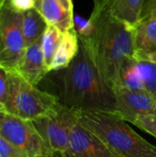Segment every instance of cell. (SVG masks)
Here are the masks:
<instances>
[{
    "label": "cell",
    "instance_id": "6da1fadb",
    "mask_svg": "<svg viewBox=\"0 0 156 157\" xmlns=\"http://www.w3.org/2000/svg\"><path fill=\"white\" fill-rule=\"evenodd\" d=\"M93 3L89 19L94 31L88 37L78 38L102 80L114 90L122 86L121 70L135 51L134 28L111 15L106 0Z\"/></svg>",
    "mask_w": 156,
    "mask_h": 157
},
{
    "label": "cell",
    "instance_id": "7a4b0ae2",
    "mask_svg": "<svg viewBox=\"0 0 156 157\" xmlns=\"http://www.w3.org/2000/svg\"><path fill=\"white\" fill-rule=\"evenodd\" d=\"M63 104L76 111L117 113L113 90L102 80L81 44L78 54L64 73Z\"/></svg>",
    "mask_w": 156,
    "mask_h": 157
},
{
    "label": "cell",
    "instance_id": "3957f363",
    "mask_svg": "<svg viewBox=\"0 0 156 157\" xmlns=\"http://www.w3.org/2000/svg\"><path fill=\"white\" fill-rule=\"evenodd\" d=\"M78 122L120 157H156V146L120 117L101 111H77Z\"/></svg>",
    "mask_w": 156,
    "mask_h": 157
},
{
    "label": "cell",
    "instance_id": "277c9868",
    "mask_svg": "<svg viewBox=\"0 0 156 157\" xmlns=\"http://www.w3.org/2000/svg\"><path fill=\"white\" fill-rule=\"evenodd\" d=\"M63 107L60 99L29 83L16 71H7V113L27 121H37L57 114Z\"/></svg>",
    "mask_w": 156,
    "mask_h": 157
},
{
    "label": "cell",
    "instance_id": "5b68a950",
    "mask_svg": "<svg viewBox=\"0 0 156 157\" xmlns=\"http://www.w3.org/2000/svg\"><path fill=\"white\" fill-rule=\"evenodd\" d=\"M0 135L27 157H57L33 121L6 112L0 119Z\"/></svg>",
    "mask_w": 156,
    "mask_h": 157
},
{
    "label": "cell",
    "instance_id": "8992f818",
    "mask_svg": "<svg viewBox=\"0 0 156 157\" xmlns=\"http://www.w3.org/2000/svg\"><path fill=\"white\" fill-rule=\"evenodd\" d=\"M22 33V14L6 4L0 11V65L16 71L26 50Z\"/></svg>",
    "mask_w": 156,
    "mask_h": 157
},
{
    "label": "cell",
    "instance_id": "52a82bcc",
    "mask_svg": "<svg viewBox=\"0 0 156 157\" xmlns=\"http://www.w3.org/2000/svg\"><path fill=\"white\" fill-rule=\"evenodd\" d=\"M76 121L77 111L63 105L57 114L39 119L33 123L55 155L61 157L69 147L72 129Z\"/></svg>",
    "mask_w": 156,
    "mask_h": 157
},
{
    "label": "cell",
    "instance_id": "ba28073f",
    "mask_svg": "<svg viewBox=\"0 0 156 157\" xmlns=\"http://www.w3.org/2000/svg\"><path fill=\"white\" fill-rule=\"evenodd\" d=\"M117 101V115L127 122L138 115L156 114V98L148 91H131L123 86L113 90Z\"/></svg>",
    "mask_w": 156,
    "mask_h": 157
},
{
    "label": "cell",
    "instance_id": "9c48e42d",
    "mask_svg": "<svg viewBox=\"0 0 156 157\" xmlns=\"http://www.w3.org/2000/svg\"><path fill=\"white\" fill-rule=\"evenodd\" d=\"M61 157H120L101 139L84 128L78 121L74 123L70 144Z\"/></svg>",
    "mask_w": 156,
    "mask_h": 157
},
{
    "label": "cell",
    "instance_id": "30bf717a",
    "mask_svg": "<svg viewBox=\"0 0 156 157\" xmlns=\"http://www.w3.org/2000/svg\"><path fill=\"white\" fill-rule=\"evenodd\" d=\"M16 72L33 86H37L49 73L41 49V39L27 46Z\"/></svg>",
    "mask_w": 156,
    "mask_h": 157
},
{
    "label": "cell",
    "instance_id": "8fae6325",
    "mask_svg": "<svg viewBox=\"0 0 156 157\" xmlns=\"http://www.w3.org/2000/svg\"><path fill=\"white\" fill-rule=\"evenodd\" d=\"M35 9L48 25L58 28L62 32L74 29V14L67 11L57 0H36Z\"/></svg>",
    "mask_w": 156,
    "mask_h": 157
},
{
    "label": "cell",
    "instance_id": "7c38bea8",
    "mask_svg": "<svg viewBox=\"0 0 156 157\" xmlns=\"http://www.w3.org/2000/svg\"><path fill=\"white\" fill-rule=\"evenodd\" d=\"M80 41L74 29L63 32L60 43L49 67V72L66 69L78 54Z\"/></svg>",
    "mask_w": 156,
    "mask_h": 157
},
{
    "label": "cell",
    "instance_id": "4fadbf2b",
    "mask_svg": "<svg viewBox=\"0 0 156 157\" xmlns=\"http://www.w3.org/2000/svg\"><path fill=\"white\" fill-rule=\"evenodd\" d=\"M145 2L146 0H106L111 15L133 28L141 18Z\"/></svg>",
    "mask_w": 156,
    "mask_h": 157
},
{
    "label": "cell",
    "instance_id": "5bb4252c",
    "mask_svg": "<svg viewBox=\"0 0 156 157\" xmlns=\"http://www.w3.org/2000/svg\"><path fill=\"white\" fill-rule=\"evenodd\" d=\"M135 50L150 51L156 46V21L146 16L141 17L134 26Z\"/></svg>",
    "mask_w": 156,
    "mask_h": 157
},
{
    "label": "cell",
    "instance_id": "9a60e30c",
    "mask_svg": "<svg viewBox=\"0 0 156 157\" xmlns=\"http://www.w3.org/2000/svg\"><path fill=\"white\" fill-rule=\"evenodd\" d=\"M48 24L38 12L33 8L22 13V33L26 47L40 40Z\"/></svg>",
    "mask_w": 156,
    "mask_h": 157
},
{
    "label": "cell",
    "instance_id": "2e32d148",
    "mask_svg": "<svg viewBox=\"0 0 156 157\" xmlns=\"http://www.w3.org/2000/svg\"><path fill=\"white\" fill-rule=\"evenodd\" d=\"M62 35L63 32L58 28L51 25H48L42 34L41 49L44 55L45 63L48 68V72H49V67L52 62L53 56L55 54V52L60 43Z\"/></svg>",
    "mask_w": 156,
    "mask_h": 157
},
{
    "label": "cell",
    "instance_id": "e0dca14e",
    "mask_svg": "<svg viewBox=\"0 0 156 157\" xmlns=\"http://www.w3.org/2000/svg\"><path fill=\"white\" fill-rule=\"evenodd\" d=\"M120 79L122 86L131 91L146 90L143 78L132 58L129 60L123 66L120 74Z\"/></svg>",
    "mask_w": 156,
    "mask_h": 157
},
{
    "label": "cell",
    "instance_id": "ac0fdd59",
    "mask_svg": "<svg viewBox=\"0 0 156 157\" xmlns=\"http://www.w3.org/2000/svg\"><path fill=\"white\" fill-rule=\"evenodd\" d=\"M135 64L143 78L144 87L156 98V64L142 60H134Z\"/></svg>",
    "mask_w": 156,
    "mask_h": 157
},
{
    "label": "cell",
    "instance_id": "d6986e66",
    "mask_svg": "<svg viewBox=\"0 0 156 157\" xmlns=\"http://www.w3.org/2000/svg\"><path fill=\"white\" fill-rule=\"evenodd\" d=\"M131 123L156 138V114L138 115Z\"/></svg>",
    "mask_w": 156,
    "mask_h": 157
},
{
    "label": "cell",
    "instance_id": "ffe728a7",
    "mask_svg": "<svg viewBox=\"0 0 156 157\" xmlns=\"http://www.w3.org/2000/svg\"><path fill=\"white\" fill-rule=\"evenodd\" d=\"M74 29L79 37H88L94 31V25L90 19H86L78 14H74Z\"/></svg>",
    "mask_w": 156,
    "mask_h": 157
},
{
    "label": "cell",
    "instance_id": "44dd1931",
    "mask_svg": "<svg viewBox=\"0 0 156 157\" xmlns=\"http://www.w3.org/2000/svg\"><path fill=\"white\" fill-rule=\"evenodd\" d=\"M6 5L17 13H25L35 8L36 0H6Z\"/></svg>",
    "mask_w": 156,
    "mask_h": 157
},
{
    "label": "cell",
    "instance_id": "7402d4cb",
    "mask_svg": "<svg viewBox=\"0 0 156 157\" xmlns=\"http://www.w3.org/2000/svg\"><path fill=\"white\" fill-rule=\"evenodd\" d=\"M0 157H27L0 135Z\"/></svg>",
    "mask_w": 156,
    "mask_h": 157
},
{
    "label": "cell",
    "instance_id": "603a6c76",
    "mask_svg": "<svg viewBox=\"0 0 156 157\" xmlns=\"http://www.w3.org/2000/svg\"><path fill=\"white\" fill-rule=\"evenodd\" d=\"M7 96V71L0 65V104L5 108Z\"/></svg>",
    "mask_w": 156,
    "mask_h": 157
},
{
    "label": "cell",
    "instance_id": "cb8c5ba5",
    "mask_svg": "<svg viewBox=\"0 0 156 157\" xmlns=\"http://www.w3.org/2000/svg\"><path fill=\"white\" fill-rule=\"evenodd\" d=\"M132 59L134 60H142L147 61L156 64V46L150 51H142L135 50L132 55Z\"/></svg>",
    "mask_w": 156,
    "mask_h": 157
},
{
    "label": "cell",
    "instance_id": "d4e9b609",
    "mask_svg": "<svg viewBox=\"0 0 156 157\" xmlns=\"http://www.w3.org/2000/svg\"><path fill=\"white\" fill-rule=\"evenodd\" d=\"M143 16L150 17L156 21V0H146L141 14V17Z\"/></svg>",
    "mask_w": 156,
    "mask_h": 157
},
{
    "label": "cell",
    "instance_id": "484cf974",
    "mask_svg": "<svg viewBox=\"0 0 156 157\" xmlns=\"http://www.w3.org/2000/svg\"><path fill=\"white\" fill-rule=\"evenodd\" d=\"M67 11L71 12V13H74V3L73 0H57Z\"/></svg>",
    "mask_w": 156,
    "mask_h": 157
},
{
    "label": "cell",
    "instance_id": "4316f807",
    "mask_svg": "<svg viewBox=\"0 0 156 157\" xmlns=\"http://www.w3.org/2000/svg\"><path fill=\"white\" fill-rule=\"evenodd\" d=\"M6 112V111L5 108H4V107H3V106H2V105L0 104V119H1L2 117H3V115H4V114H5Z\"/></svg>",
    "mask_w": 156,
    "mask_h": 157
},
{
    "label": "cell",
    "instance_id": "83f0119b",
    "mask_svg": "<svg viewBox=\"0 0 156 157\" xmlns=\"http://www.w3.org/2000/svg\"><path fill=\"white\" fill-rule=\"evenodd\" d=\"M6 0H0V11L6 6Z\"/></svg>",
    "mask_w": 156,
    "mask_h": 157
}]
</instances>
